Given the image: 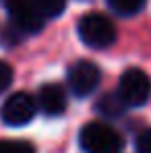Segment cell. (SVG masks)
<instances>
[{
  "mask_svg": "<svg viewBox=\"0 0 151 153\" xmlns=\"http://www.w3.org/2000/svg\"><path fill=\"white\" fill-rule=\"evenodd\" d=\"M37 108L39 105L33 95H29L27 91H17L10 97H6V102L2 103L0 118L8 126H25L35 118Z\"/></svg>",
  "mask_w": 151,
  "mask_h": 153,
  "instance_id": "obj_4",
  "label": "cell"
},
{
  "mask_svg": "<svg viewBox=\"0 0 151 153\" xmlns=\"http://www.w3.org/2000/svg\"><path fill=\"white\" fill-rule=\"evenodd\" d=\"M13 68H10V64L8 62H4V60H0V93H4L8 87H10V83H13Z\"/></svg>",
  "mask_w": 151,
  "mask_h": 153,
  "instance_id": "obj_13",
  "label": "cell"
},
{
  "mask_svg": "<svg viewBox=\"0 0 151 153\" xmlns=\"http://www.w3.org/2000/svg\"><path fill=\"white\" fill-rule=\"evenodd\" d=\"M95 110L100 112L103 118H120L126 110L124 100L120 97V93H103L100 97V102L95 105Z\"/></svg>",
  "mask_w": 151,
  "mask_h": 153,
  "instance_id": "obj_8",
  "label": "cell"
},
{
  "mask_svg": "<svg viewBox=\"0 0 151 153\" xmlns=\"http://www.w3.org/2000/svg\"><path fill=\"white\" fill-rule=\"evenodd\" d=\"M35 6L39 8V13L46 19H56L64 13L66 8V0H33Z\"/></svg>",
  "mask_w": 151,
  "mask_h": 153,
  "instance_id": "obj_10",
  "label": "cell"
},
{
  "mask_svg": "<svg viewBox=\"0 0 151 153\" xmlns=\"http://www.w3.org/2000/svg\"><path fill=\"white\" fill-rule=\"evenodd\" d=\"M135 149H137V153H151V128H145L137 134Z\"/></svg>",
  "mask_w": 151,
  "mask_h": 153,
  "instance_id": "obj_12",
  "label": "cell"
},
{
  "mask_svg": "<svg viewBox=\"0 0 151 153\" xmlns=\"http://www.w3.org/2000/svg\"><path fill=\"white\" fill-rule=\"evenodd\" d=\"M37 105L46 116H60L66 112V91L58 83H46L37 91Z\"/></svg>",
  "mask_w": 151,
  "mask_h": 153,
  "instance_id": "obj_7",
  "label": "cell"
},
{
  "mask_svg": "<svg viewBox=\"0 0 151 153\" xmlns=\"http://www.w3.org/2000/svg\"><path fill=\"white\" fill-rule=\"evenodd\" d=\"M0 153H35V147L27 141H0Z\"/></svg>",
  "mask_w": 151,
  "mask_h": 153,
  "instance_id": "obj_11",
  "label": "cell"
},
{
  "mask_svg": "<svg viewBox=\"0 0 151 153\" xmlns=\"http://www.w3.org/2000/svg\"><path fill=\"white\" fill-rule=\"evenodd\" d=\"M145 2L147 0H108V6L120 17H132V15L141 13Z\"/></svg>",
  "mask_w": 151,
  "mask_h": 153,
  "instance_id": "obj_9",
  "label": "cell"
},
{
  "mask_svg": "<svg viewBox=\"0 0 151 153\" xmlns=\"http://www.w3.org/2000/svg\"><path fill=\"white\" fill-rule=\"evenodd\" d=\"M68 87L77 97H87L91 95L101 81L100 66L91 60H77L75 64L68 68Z\"/></svg>",
  "mask_w": 151,
  "mask_h": 153,
  "instance_id": "obj_6",
  "label": "cell"
},
{
  "mask_svg": "<svg viewBox=\"0 0 151 153\" xmlns=\"http://www.w3.org/2000/svg\"><path fill=\"white\" fill-rule=\"evenodd\" d=\"M77 31H79L81 42L93 50H106L116 42V27L101 13L83 15L77 25Z\"/></svg>",
  "mask_w": 151,
  "mask_h": 153,
  "instance_id": "obj_2",
  "label": "cell"
},
{
  "mask_svg": "<svg viewBox=\"0 0 151 153\" xmlns=\"http://www.w3.org/2000/svg\"><path fill=\"white\" fill-rule=\"evenodd\" d=\"M118 93L124 100L126 105L139 108L149 100L151 93V79L141 68H128L122 73L118 83Z\"/></svg>",
  "mask_w": 151,
  "mask_h": 153,
  "instance_id": "obj_5",
  "label": "cell"
},
{
  "mask_svg": "<svg viewBox=\"0 0 151 153\" xmlns=\"http://www.w3.org/2000/svg\"><path fill=\"white\" fill-rule=\"evenodd\" d=\"M2 2L8 10L10 23L19 33L33 35L44 29L46 17L39 13V8L35 6L33 0H2Z\"/></svg>",
  "mask_w": 151,
  "mask_h": 153,
  "instance_id": "obj_3",
  "label": "cell"
},
{
  "mask_svg": "<svg viewBox=\"0 0 151 153\" xmlns=\"http://www.w3.org/2000/svg\"><path fill=\"white\" fill-rule=\"evenodd\" d=\"M79 143L85 153H122L124 139L106 122H87L79 132Z\"/></svg>",
  "mask_w": 151,
  "mask_h": 153,
  "instance_id": "obj_1",
  "label": "cell"
}]
</instances>
